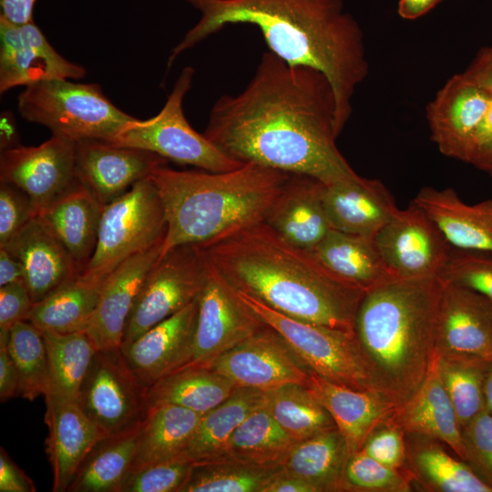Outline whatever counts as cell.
Wrapping results in <instances>:
<instances>
[{"instance_id":"6da1fadb","label":"cell","mask_w":492,"mask_h":492,"mask_svg":"<svg viewBox=\"0 0 492 492\" xmlns=\"http://www.w3.org/2000/svg\"><path fill=\"white\" fill-rule=\"evenodd\" d=\"M335 112L323 73L267 51L241 92L217 99L203 134L240 163L329 184L358 175L336 147Z\"/></svg>"},{"instance_id":"7a4b0ae2","label":"cell","mask_w":492,"mask_h":492,"mask_svg":"<svg viewBox=\"0 0 492 492\" xmlns=\"http://www.w3.org/2000/svg\"><path fill=\"white\" fill-rule=\"evenodd\" d=\"M200 19L172 48L168 68L185 51L229 25L257 26L269 51L291 66L312 67L329 80L336 104L335 133L352 115V99L366 78L364 33L342 0H185Z\"/></svg>"},{"instance_id":"3957f363","label":"cell","mask_w":492,"mask_h":492,"mask_svg":"<svg viewBox=\"0 0 492 492\" xmlns=\"http://www.w3.org/2000/svg\"><path fill=\"white\" fill-rule=\"evenodd\" d=\"M198 246L237 291L294 319L354 333L365 292L335 276L265 221Z\"/></svg>"},{"instance_id":"277c9868","label":"cell","mask_w":492,"mask_h":492,"mask_svg":"<svg viewBox=\"0 0 492 492\" xmlns=\"http://www.w3.org/2000/svg\"><path fill=\"white\" fill-rule=\"evenodd\" d=\"M439 278L397 279L366 292L354 337L371 391L395 410L422 385L436 355Z\"/></svg>"},{"instance_id":"5b68a950","label":"cell","mask_w":492,"mask_h":492,"mask_svg":"<svg viewBox=\"0 0 492 492\" xmlns=\"http://www.w3.org/2000/svg\"><path fill=\"white\" fill-rule=\"evenodd\" d=\"M292 174L245 163L229 171L177 170L160 165L149 177L166 220L164 255L183 245H202L262 222Z\"/></svg>"},{"instance_id":"8992f818","label":"cell","mask_w":492,"mask_h":492,"mask_svg":"<svg viewBox=\"0 0 492 492\" xmlns=\"http://www.w3.org/2000/svg\"><path fill=\"white\" fill-rule=\"evenodd\" d=\"M21 117L75 141H109L137 119L114 105L96 83L39 81L18 95Z\"/></svg>"},{"instance_id":"52a82bcc","label":"cell","mask_w":492,"mask_h":492,"mask_svg":"<svg viewBox=\"0 0 492 492\" xmlns=\"http://www.w3.org/2000/svg\"><path fill=\"white\" fill-rule=\"evenodd\" d=\"M194 68L186 67L178 77L162 109L146 120L135 119L115 138L116 146L137 148L179 164L222 172L242 166L224 154L204 134L198 133L183 112V98L190 90Z\"/></svg>"},{"instance_id":"ba28073f","label":"cell","mask_w":492,"mask_h":492,"mask_svg":"<svg viewBox=\"0 0 492 492\" xmlns=\"http://www.w3.org/2000/svg\"><path fill=\"white\" fill-rule=\"evenodd\" d=\"M166 220L158 190L144 178L104 205L94 253L81 274L107 276L128 258L164 240Z\"/></svg>"},{"instance_id":"9c48e42d","label":"cell","mask_w":492,"mask_h":492,"mask_svg":"<svg viewBox=\"0 0 492 492\" xmlns=\"http://www.w3.org/2000/svg\"><path fill=\"white\" fill-rule=\"evenodd\" d=\"M238 293L262 322L286 340L312 372L340 385L371 391L354 333L294 319L249 294Z\"/></svg>"},{"instance_id":"30bf717a","label":"cell","mask_w":492,"mask_h":492,"mask_svg":"<svg viewBox=\"0 0 492 492\" xmlns=\"http://www.w3.org/2000/svg\"><path fill=\"white\" fill-rule=\"evenodd\" d=\"M207 262L198 245H183L159 256L148 273L128 317L122 344L177 313L198 298Z\"/></svg>"},{"instance_id":"8fae6325","label":"cell","mask_w":492,"mask_h":492,"mask_svg":"<svg viewBox=\"0 0 492 492\" xmlns=\"http://www.w3.org/2000/svg\"><path fill=\"white\" fill-rule=\"evenodd\" d=\"M145 387L119 348L97 350L84 379L77 403L107 436L138 426L148 407Z\"/></svg>"},{"instance_id":"7c38bea8","label":"cell","mask_w":492,"mask_h":492,"mask_svg":"<svg viewBox=\"0 0 492 492\" xmlns=\"http://www.w3.org/2000/svg\"><path fill=\"white\" fill-rule=\"evenodd\" d=\"M206 262L204 283L197 298L193 354L189 364L209 366L266 323L207 259Z\"/></svg>"},{"instance_id":"4fadbf2b","label":"cell","mask_w":492,"mask_h":492,"mask_svg":"<svg viewBox=\"0 0 492 492\" xmlns=\"http://www.w3.org/2000/svg\"><path fill=\"white\" fill-rule=\"evenodd\" d=\"M388 269L397 279L439 278L453 247L414 200L374 236Z\"/></svg>"},{"instance_id":"5bb4252c","label":"cell","mask_w":492,"mask_h":492,"mask_svg":"<svg viewBox=\"0 0 492 492\" xmlns=\"http://www.w3.org/2000/svg\"><path fill=\"white\" fill-rule=\"evenodd\" d=\"M76 143L52 134L38 146L4 149L0 155V181L23 190L37 215L77 181Z\"/></svg>"},{"instance_id":"9a60e30c","label":"cell","mask_w":492,"mask_h":492,"mask_svg":"<svg viewBox=\"0 0 492 492\" xmlns=\"http://www.w3.org/2000/svg\"><path fill=\"white\" fill-rule=\"evenodd\" d=\"M209 367L238 387L269 392L287 384L308 385L312 371L273 328L261 331L216 358Z\"/></svg>"},{"instance_id":"2e32d148","label":"cell","mask_w":492,"mask_h":492,"mask_svg":"<svg viewBox=\"0 0 492 492\" xmlns=\"http://www.w3.org/2000/svg\"><path fill=\"white\" fill-rule=\"evenodd\" d=\"M441 282L435 333L436 354L491 361L492 301L466 287Z\"/></svg>"},{"instance_id":"e0dca14e","label":"cell","mask_w":492,"mask_h":492,"mask_svg":"<svg viewBox=\"0 0 492 492\" xmlns=\"http://www.w3.org/2000/svg\"><path fill=\"white\" fill-rule=\"evenodd\" d=\"M86 68L66 59L34 20L16 26L0 17V93L51 79H81Z\"/></svg>"},{"instance_id":"ac0fdd59","label":"cell","mask_w":492,"mask_h":492,"mask_svg":"<svg viewBox=\"0 0 492 492\" xmlns=\"http://www.w3.org/2000/svg\"><path fill=\"white\" fill-rule=\"evenodd\" d=\"M167 162L156 153L104 140L83 139L76 143V177L102 205L116 200Z\"/></svg>"},{"instance_id":"d6986e66","label":"cell","mask_w":492,"mask_h":492,"mask_svg":"<svg viewBox=\"0 0 492 492\" xmlns=\"http://www.w3.org/2000/svg\"><path fill=\"white\" fill-rule=\"evenodd\" d=\"M197 312L196 299L129 343L120 346L128 365L145 387L190 364Z\"/></svg>"},{"instance_id":"ffe728a7","label":"cell","mask_w":492,"mask_h":492,"mask_svg":"<svg viewBox=\"0 0 492 492\" xmlns=\"http://www.w3.org/2000/svg\"><path fill=\"white\" fill-rule=\"evenodd\" d=\"M491 101L492 96L463 73L447 79L425 108L431 140L443 155L464 160L469 139Z\"/></svg>"},{"instance_id":"44dd1931","label":"cell","mask_w":492,"mask_h":492,"mask_svg":"<svg viewBox=\"0 0 492 492\" xmlns=\"http://www.w3.org/2000/svg\"><path fill=\"white\" fill-rule=\"evenodd\" d=\"M46 451L54 492H65L93 447L107 436L87 416L77 401L48 391L45 395Z\"/></svg>"},{"instance_id":"7402d4cb","label":"cell","mask_w":492,"mask_h":492,"mask_svg":"<svg viewBox=\"0 0 492 492\" xmlns=\"http://www.w3.org/2000/svg\"><path fill=\"white\" fill-rule=\"evenodd\" d=\"M163 241L117 266L106 278L86 330L97 350L119 348L144 281L160 256Z\"/></svg>"},{"instance_id":"603a6c76","label":"cell","mask_w":492,"mask_h":492,"mask_svg":"<svg viewBox=\"0 0 492 492\" xmlns=\"http://www.w3.org/2000/svg\"><path fill=\"white\" fill-rule=\"evenodd\" d=\"M323 200L333 230L371 239L399 210L381 180L359 175L323 184Z\"/></svg>"},{"instance_id":"cb8c5ba5","label":"cell","mask_w":492,"mask_h":492,"mask_svg":"<svg viewBox=\"0 0 492 492\" xmlns=\"http://www.w3.org/2000/svg\"><path fill=\"white\" fill-rule=\"evenodd\" d=\"M323 191V182L292 174L272 202L264 221L291 244L311 251L333 230Z\"/></svg>"},{"instance_id":"d4e9b609","label":"cell","mask_w":492,"mask_h":492,"mask_svg":"<svg viewBox=\"0 0 492 492\" xmlns=\"http://www.w3.org/2000/svg\"><path fill=\"white\" fill-rule=\"evenodd\" d=\"M1 248L21 262L34 302L81 273L67 250L36 216Z\"/></svg>"},{"instance_id":"484cf974","label":"cell","mask_w":492,"mask_h":492,"mask_svg":"<svg viewBox=\"0 0 492 492\" xmlns=\"http://www.w3.org/2000/svg\"><path fill=\"white\" fill-rule=\"evenodd\" d=\"M440 229L452 247L492 253V199L463 201L453 188L423 187L413 200Z\"/></svg>"},{"instance_id":"4316f807","label":"cell","mask_w":492,"mask_h":492,"mask_svg":"<svg viewBox=\"0 0 492 492\" xmlns=\"http://www.w3.org/2000/svg\"><path fill=\"white\" fill-rule=\"evenodd\" d=\"M308 386L333 417L350 455L360 451L368 437L386 425L395 408L373 391L340 385L312 372Z\"/></svg>"},{"instance_id":"83f0119b","label":"cell","mask_w":492,"mask_h":492,"mask_svg":"<svg viewBox=\"0 0 492 492\" xmlns=\"http://www.w3.org/2000/svg\"><path fill=\"white\" fill-rule=\"evenodd\" d=\"M103 207L77 180L36 215L67 250L81 272L94 253Z\"/></svg>"},{"instance_id":"f1b7e54d","label":"cell","mask_w":492,"mask_h":492,"mask_svg":"<svg viewBox=\"0 0 492 492\" xmlns=\"http://www.w3.org/2000/svg\"><path fill=\"white\" fill-rule=\"evenodd\" d=\"M388 423L398 425L405 433L436 438L465 461L461 427L437 371L436 353L420 388L394 411Z\"/></svg>"},{"instance_id":"f546056e","label":"cell","mask_w":492,"mask_h":492,"mask_svg":"<svg viewBox=\"0 0 492 492\" xmlns=\"http://www.w3.org/2000/svg\"><path fill=\"white\" fill-rule=\"evenodd\" d=\"M405 470L413 484L427 492H492L462 459H456L439 440L405 433Z\"/></svg>"},{"instance_id":"4dcf8cb0","label":"cell","mask_w":492,"mask_h":492,"mask_svg":"<svg viewBox=\"0 0 492 492\" xmlns=\"http://www.w3.org/2000/svg\"><path fill=\"white\" fill-rule=\"evenodd\" d=\"M310 252L335 276L365 292L397 280L371 238L333 229Z\"/></svg>"},{"instance_id":"1f68e13d","label":"cell","mask_w":492,"mask_h":492,"mask_svg":"<svg viewBox=\"0 0 492 492\" xmlns=\"http://www.w3.org/2000/svg\"><path fill=\"white\" fill-rule=\"evenodd\" d=\"M350 451L337 427L296 442L282 461L284 473L296 477L315 492H341Z\"/></svg>"},{"instance_id":"d6a6232c","label":"cell","mask_w":492,"mask_h":492,"mask_svg":"<svg viewBox=\"0 0 492 492\" xmlns=\"http://www.w3.org/2000/svg\"><path fill=\"white\" fill-rule=\"evenodd\" d=\"M200 417V414L169 404L148 407L139 427L138 446L129 474L147 466L177 459L189 443Z\"/></svg>"},{"instance_id":"836d02e7","label":"cell","mask_w":492,"mask_h":492,"mask_svg":"<svg viewBox=\"0 0 492 492\" xmlns=\"http://www.w3.org/2000/svg\"><path fill=\"white\" fill-rule=\"evenodd\" d=\"M105 280L78 274L35 302L27 321L41 331L57 333L86 331Z\"/></svg>"},{"instance_id":"e575fe53","label":"cell","mask_w":492,"mask_h":492,"mask_svg":"<svg viewBox=\"0 0 492 492\" xmlns=\"http://www.w3.org/2000/svg\"><path fill=\"white\" fill-rule=\"evenodd\" d=\"M237 387L209 366L187 364L147 388V407L169 404L203 415L227 399Z\"/></svg>"},{"instance_id":"d590c367","label":"cell","mask_w":492,"mask_h":492,"mask_svg":"<svg viewBox=\"0 0 492 492\" xmlns=\"http://www.w3.org/2000/svg\"><path fill=\"white\" fill-rule=\"evenodd\" d=\"M266 392L237 387L222 403L201 415L189 443L177 459L200 463L218 456L237 427L264 404Z\"/></svg>"},{"instance_id":"8d00e7d4","label":"cell","mask_w":492,"mask_h":492,"mask_svg":"<svg viewBox=\"0 0 492 492\" xmlns=\"http://www.w3.org/2000/svg\"><path fill=\"white\" fill-rule=\"evenodd\" d=\"M140 425L101 439L79 466L67 491L120 492L131 469Z\"/></svg>"},{"instance_id":"74e56055","label":"cell","mask_w":492,"mask_h":492,"mask_svg":"<svg viewBox=\"0 0 492 492\" xmlns=\"http://www.w3.org/2000/svg\"><path fill=\"white\" fill-rule=\"evenodd\" d=\"M295 443L275 421L264 402L244 419L212 460L282 464Z\"/></svg>"},{"instance_id":"f35d334b","label":"cell","mask_w":492,"mask_h":492,"mask_svg":"<svg viewBox=\"0 0 492 492\" xmlns=\"http://www.w3.org/2000/svg\"><path fill=\"white\" fill-rule=\"evenodd\" d=\"M42 333L48 361V391L77 401L82 383L97 351V346L86 331Z\"/></svg>"},{"instance_id":"ab89813d","label":"cell","mask_w":492,"mask_h":492,"mask_svg":"<svg viewBox=\"0 0 492 492\" xmlns=\"http://www.w3.org/2000/svg\"><path fill=\"white\" fill-rule=\"evenodd\" d=\"M265 404L275 421L295 442L336 427L308 385L287 384L266 392Z\"/></svg>"},{"instance_id":"60d3db41","label":"cell","mask_w":492,"mask_h":492,"mask_svg":"<svg viewBox=\"0 0 492 492\" xmlns=\"http://www.w3.org/2000/svg\"><path fill=\"white\" fill-rule=\"evenodd\" d=\"M283 472L282 464L235 460L194 463L181 492H263Z\"/></svg>"},{"instance_id":"b9f144b4","label":"cell","mask_w":492,"mask_h":492,"mask_svg":"<svg viewBox=\"0 0 492 492\" xmlns=\"http://www.w3.org/2000/svg\"><path fill=\"white\" fill-rule=\"evenodd\" d=\"M490 361L468 356L437 355V371L464 427L485 410V380Z\"/></svg>"},{"instance_id":"7bdbcfd3","label":"cell","mask_w":492,"mask_h":492,"mask_svg":"<svg viewBox=\"0 0 492 492\" xmlns=\"http://www.w3.org/2000/svg\"><path fill=\"white\" fill-rule=\"evenodd\" d=\"M7 348L18 374L20 395L29 401L45 396L49 370L42 331L29 321L19 322L8 333Z\"/></svg>"},{"instance_id":"ee69618b","label":"cell","mask_w":492,"mask_h":492,"mask_svg":"<svg viewBox=\"0 0 492 492\" xmlns=\"http://www.w3.org/2000/svg\"><path fill=\"white\" fill-rule=\"evenodd\" d=\"M413 485L405 470L386 466L361 449L349 456L343 491L410 492Z\"/></svg>"},{"instance_id":"f6af8a7d","label":"cell","mask_w":492,"mask_h":492,"mask_svg":"<svg viewBox=\"0 0 492 492\" xmlns=\"http://www.w3.org/2000/svg\"><path fill=\"white\" fill-rule=\"evenodd\" d=\"M439 279L471 289L492 301V253L453 247Z\"/></svg>"},{"instance_id":"bcb514c9","label":"cell","mask_w":492,"mask_h":492,"mask_svg":"<svg viewBox=\"0 0 492 492\" xmlns=\"http://www.w3.org/2000/svg\"><path fill=\"white\" fill-rule=\"evenodd\" d=\"M193 463L171 459L142 467L128 476L120 492H181Z\"/></svg>"},{"instance_id":"7dc6e473","label":"cell","mask_w":492,"mask_h":492,"mask_svg":"<svg viewBox=\"0 0 492 492\" xmlns=\"http://www.w3.org/2000/svg\"><path fill=\"white\" fill-rule=\"evenodd\" d=\"M465 462L492 488V414L486 409L461 428Z\"/></svg>"},{"instance_id":"c3c4849f","label":"cell","mask_w":492,"mask_h":492,"mask_svg":"<svg viewBox=\"0 0 492 492\" xmlns=\"http://www.w3.org/2000/svg\"><path fill=\"white\" fill-rule=\"evenodd\" d=\"M36 216V209L23 190L0 181V247Z\"/></svg>"},{"instance_id":"681fc988","label":"cell","mask_w":492,"mask_h":492,"mask_svg":"<svg viewBox=\"0 0 492 492\" xmlns=\"http://www.w3.org/2000/svg\"><path fill=\"white\" fill-rule=\"evenodd\" d=\"M405 433L398 425L387 423L368 437L362 450L386 466L405 470Z\"/></svg>"},{"instance_id":"f907efd6","label":"cell","mask_w":492,"mask_h":492,"mask_svg":"<svg viewBox=\"0 0 492 492\" xmlns=\"http://www.w3.org/2000/svg\"><path fill=\"white\" fill-rule=\"evenodd\" d=\"M34 300L24 282L0 287V335H6L15 324L27 321Z\"/></svg>"},{"instance_id":"816d5d0a","label":"cell","mask_w":492,"mask_h":492,"mask_svg":"<svg viewBox=\"0 0 492 492\" xmlns=\"http://www.w3.org/2000/svg\"><path fill=\"white\" fill-rule=\"evenodd\" d=\"M33 480L0 448V492H35Z\"/></svg>"},{"instance_id":"f5cc1de1","label":"cell","mask_w":492,"mask_h":492,"mask_svg":"<svg viewBox=\"0 0 492 492\" xmlns=\"http://www.w3.org/2000/svg\"><path fill=\"white\" fill-rule=\"evenodd\" d=\"M7 336L0 335V400L20 395L19 378L7 348Z\"/></svg>"},{"instance_id":"db71d44e","label":"cell","mask_w":492,"mask_h":492,"mask_svg":"<svg viewBox=\"0 0 492 492\" xmlns=\"http://www.w3.org/2000/svg\"><path fill=\"white\" fill-rule=\"evenodd\" d=\"M462 73L492 96V46L481 47Z\"/></svg>"},{"instance_id":"11a10c76","label":"cell","mask_w":492,"mask_h":492,"mask_svg":"<svg viewBox=\"0 0 492 492\" xmlns=\"http://www.w3.org/2000/svg\"><path fill=\"white\" fill-rule=\"evenodd\" d=\"M36 0H0V17L7 22L22 26L33 21Z\"/></svg>"},{"instance_id":"9f6ffc18","label":"cell","mask_w":492,"mask_h":492,"mask_svg":"<svg viewBox=\"0 0 492 492\" xmlns=\"http://www.w3.org/2000/svg\"><path fill=\"white\" fill-rule=\"evenodd\" d=\"M492 140V101L475 129L467 144L463 162L469 163L472 157Z\"/></svg>"},{"instance_id":"6f0895ef","label":"cell","mask_w":492,"mask_h":492,"mask_svg":"<svg viewBox=\"0 0 492 492\" xmlns=\"http://www.w3.org/2000/svg\"><path fill=\"white\" fill-rule=\"evenodd\" d=\"M15 282H24L23 266L6 249L0 247V287Z\"/></svg>"},{"instance_id":"680465c9","label":"cell","mask_w":492,"mask_h":492,"mask_svg":"<svg viewBox=\"0 0 492 492\" xmlns=\"http://www.w3.org/2000/svg\"><path fill=\"white\" fill-rule=\"evenodd\" d=\"M263 492H315V489L305 481L283 472L272 479Z\"/></svg>"},{"instance_id":"91938a15","label":"cell","mask_w":492,"mask_h":492,"mask_svg":"<svg viewBox=\"0 0 492 492\" xmlns=\"http://www.w3.org/2000/svg\"><path fill=\"white\" fill-rule=\"evenodd\" d=\"M441 0H399L398 15L406 20H415L432 10Z\"/></svg>"},{"instance_id":"94428289","label":"cell","mask_w":492,"mask_h":492,"mask_svg":"<svg viewBox=\"0 0 492 492\" xmlns=\"http://www.w3.org/2000/svg\"><path fill=\"white\" fill-rule=\"evenodd\" d=\"M469 164L492 176V140L483 146L470 159Z\"/></svg>"},{"instance_id":"6125c7cd","label":"cell","mask_w":492,"mask_h":492,"mask_svg":"<svg viewBox=\"0 0 492 492\" xmlns=\"http://www.w3.org/2000/svg\"><path fill=\"white\" fill-rule=\"evenodd\" d=\"M485 409L492 414V360L489 362L485 380Z\"/></svg>"}]
</instances>
